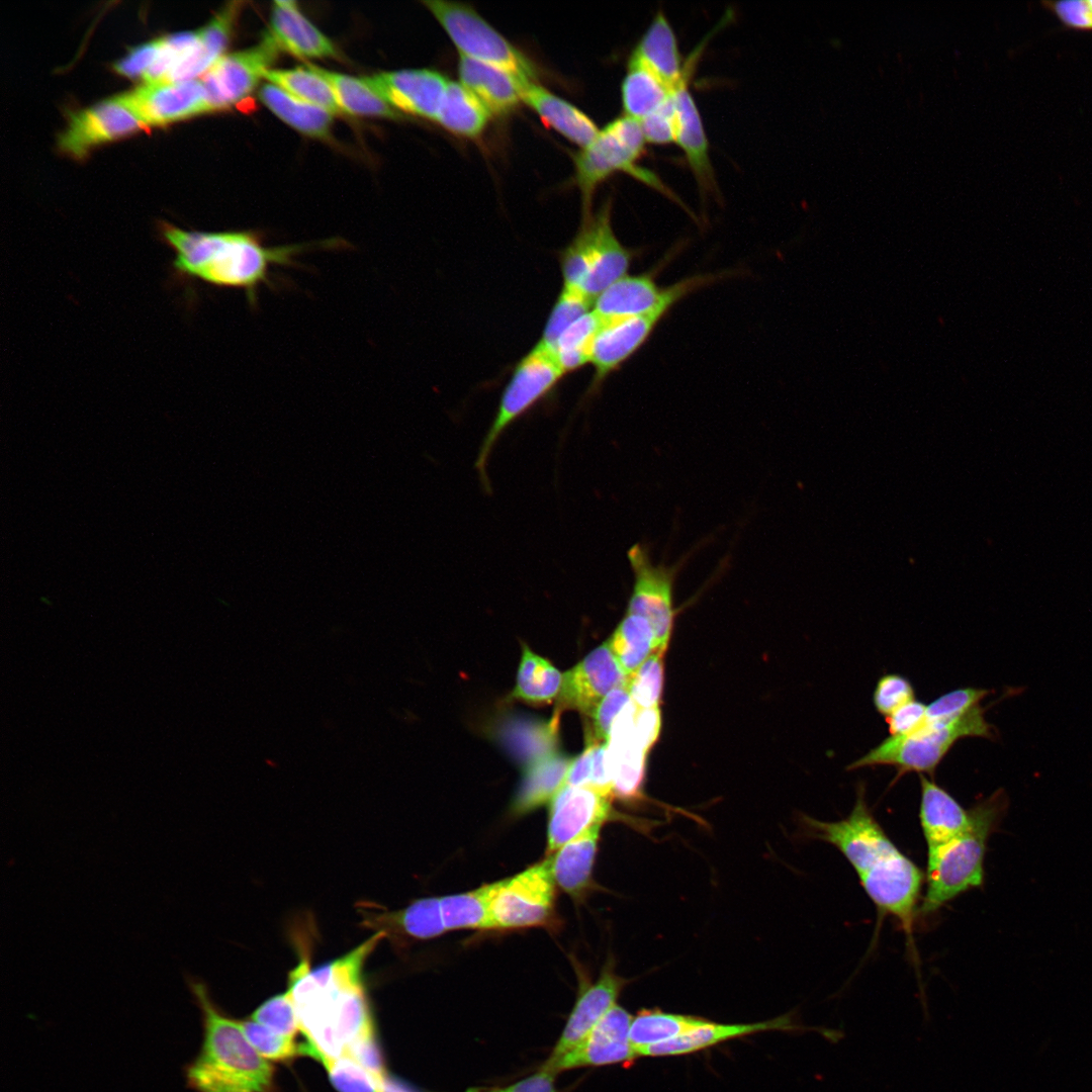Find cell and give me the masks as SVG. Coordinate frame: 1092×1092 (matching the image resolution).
Masks as SVG:
<instances>
[{
    "label": "cell",
    "mask_w": 1092,
    "mask_h": 1092,
    "mask_svg": "<svg viewBox=\"0 0 1092 1092\" xmlns=\"http://www.w3.org/2000/svg\"><path fill=\"white\" fill-rule=\"evenodd\" d=\"M915 700V691L910 680L898 673H885L877 681L873 694L876 711L885 718L899 707Z\"/></svg>",
    "instance_id": "obj_53"
},
{
    "label": "cell",
    "mask_w": 1092,
    "mask_h": 1092,
    "mask_svg": "<svg viewBox=\"0 0 1092 1092\" xmlns=\"http://www.w3.org/2000/svg\"><path fill=\"white\" fill-rule=\"evenodd\" d=\"M572 760L567 755L554 752L528 765L513 801L512 811L522 815L550 803L564 787Z\"/></svg>",
    "instance_id": "obj_34"
},
{
    "label": "cell",
    "mask_w": 1092,
    "mask_h": 1092,
    "mask_svg": "<svg viewBox=\"0 0 1092 1092\" xmlns=\"http://www.w3.org/2000/svg\"><path fill=\"white\" fill-rule=\"evenodd\" d=\"M184 980L201 1013L203 1039L198 1055L184 1067L195 1092H272L274 1068L250 1043L241 1021L220 1010L204 981Z\"/></svg>",
    "instance_id": "obj_4"
},
{
    "label": "cell",
    "mask_w": 1092,
    "mask_h": 1092,
    "mask_svg": "<svg viewBox=\"0 0 1092 1092\" xmlns=\"http://www.w3.org/2000/svg\"><path fill=\"white\" fill-rule=\"evenodd\" d=\"M555 886L548 858L514 877L491 883V929L550 924L554 915Z\"/></svg>",
    "instance_id": "obj_11"
},
{
    "label": "cell",
    "mask_w": 1092,
    "mask_h": 1092,
    "mask_svg": "<svg viewBox=\"0 0 1092 1092\" xmlns=\"http://www.w3.org/2000/svg\"><path fill=\"white\" fill-rule=\"evenodd\" d=\"M818 1032L831 1043H837L844 1037V1032L838 1029L819 1027Z\"/></svg>",
    "instance_id": "obj_63"
},
{
    "label": "cell",
    "mask_w": 1092,
    "mask_h": 1092,
    "mask_svg": "<svg viewBox=\"0 0 1092 1092\" xmlns=\"http://www.w3.org/2000/svg\"><path fill=\"white\" fill-rule=\"evenodd\" d=\"M490 114L470 90L450 81L436 121L456 135L476 138L484 130Z\"/></svg>",
    "instance_id": "obj_37"
},
{
    "label": "cell",
    "mask_w": 1092,
    "mask_h": 1092,
    "mask_svg": "<svg viewBox=\"0 0 1092 1092\" xmlns=\"http://www.w3.org/2000/svg\"><path fill=\"white\" fill-rule=\"evenodd\" d=\"M803 819L816 838L834 845L849 861L879 912L893 916L911 936L925 876L876 820L864 786H858L854 806L845 818L833 822Z\"/></svg>",
    "instance_id": "obj_3"
},
{
    "label": "cell",
    "mask_w": 1092,
    "mask_h": 1092,
    "mask_svg": "<svg viewBox=\"0 0 1092 1092\" xmlns=\"http://www.w3.org/2000/svg\"><path fill=\"white\" fill-rule=\"evenodd\" d=\"M698 56L699 54L694 56L687 74L673 90L672 99L676 117L675 143L684 151L699 188L703 193H707L716 189L714 170L703 120L688 86L691 69Z\"/></svg>",
    "instance_id": "obj_26"
},
{
    "label": "cell",
    "mask_w": 1092,
    "mask_h": 1092,
    "mask_svg": "<svg viewBox=\"0 0 1092 1092\" xmlns=\"http://www.w3.org/2000/svg\"><path fill=\"white\" fill-rule=\"evenodd\" d=\"M250 1019L289 1037H294L300 1031L296 1010L287 990L264 1001Z\"/></svg>",
    "instance_id": "obj_51"
},
{
    "label": "cell",
    "mask_w": 1092,
    "mask_h": 1092,
    "mask_svg": "<svg viewBox=\"0 0 1092 1092\" xmlns=\"http://www.w3.org/2000/svg\"><path fill=\"white\" fill-rule=\"evenodd\" d=\"M886 722L892 736L913 734L925 725L926 705L916 699L912 700L886 717Z\"/></svg>",
    "instance_id": "obj_57"
},
{
    "label": "cell",
    "mask_w": 1092,
    "mask_h": 1092,
    "mask_svg": "<svg viewBox=\"0 0 1092 1092\" xmlns=\"http://www.w3.org/2000/svg\"><path fill=\"white\" fill-rule=\"evenodd\" d=\"M988 709L989 707L978 704L957 718L925 722V725L913 734L890 735L852 761L847 769L891 765L898 770L895 780L912 771L932 777L938 764L959 740L967 737L997 739L996 727L985 717Z\"/></svg>",
    "instance_id": "obj_6"
},
{
    "label": "cell",
    "mask_w": 1092,
    "mask_h": 1092,
    "mask_svg": "<svg viewBox=\"0 0 1092 1092\" xmlns=\"http://www.w3.org/2000/svg\"><path fill=\"white\" fill-rule=\"evenodd\" d=\"M645 144L639 121L622 115L606 124L589 145L574 155V182L582 197V219L593 213L592 201L598 186L616 172L627 173L677 200L653 172L637 165Z\"/></svg>",
    "instance_id": "obj_7"
},
{
    "label": "cell",
    "mask_w": 1092,
    "mask_h": 1092,
    "mask_svg": "<svg viewBox=\"0 0 1092 1092\" xmlns=\"http://www.w3.org/2000/svg\"><path fill=\"white\" fill-rule=\"evenodd\" d=\"M633 1016L619 1005L613 1006L587 1035L558 1060L542 1068L558 1072L579 1067H598L634 1061L638 1058L629 1040Z\"/></svg>",
    "instance_id": "obj_17"
},
{
    "label": "cell",
    "mask_w": 1092,
    "mask_h": 1092,
    "mask_svg": "<svg viewBox=\"0 0 1092 1092\" xmlns=\"http://www.w3.org/2000/svg\"><path fill=\"white\" fill-rule=\"evenodd\" d=\"M629 59L641 64L674 90L684 79L693 55L684 64L675 32L665 13L658 10Z\"/></svg>",
    "instance_id": "obj_28"
},
{
    "label": "cell",
    "mask_w": 1092,
    "mask_h": 1092,
    "mask_svg": "<svg viewBox=\"0 0 1092 1092\" xmlns=\"http://www.w3.org/2000/svg\"><path fill=\"white\" fill-rule=\"evenodd\" d=\"M795 1021L789 1012L776 1018L751 1023H720L708 1018L701 1024L668 1041L642 1049L638 1057H674L701 1052L723 1042L766 1031H818Z\"/></svg>",
    "instance_id": "obj_22"
},
{
    "label": "cell",
    "mask_w": 1092,
    "mask_h": 1092,
    "mask_svg": "<svg viewBox=\"0 0 1092 1092\" xmlns=\"http://www.w3.org/2000/svg\"><path fill=\"white\" fill-rule=\"evenodd\" d=\"M553 1072L540 1068L535 1074L506 1087H472L466 1092H556Z\"/></svg>",
    "instance_id": "obj_60"
},
{
    "label": "cell",
    "mask_w": 1092,
    "mask_h": 1092,
    "mask_svg": "<svg viewBox=\"0 0 1092 1092\" xmlns=\"http://www.w3.org/2000/svg\"><path fill=\"white\" fill-rule=\"evenodd\" d=\"M439 21L460 56L498 67L523 84L536 82L532 61L482 18L471 6L460 2H423Z\"/></svg>",
    "instance_id": "obj_9"
},
{
    "label": "cell",
    "mask_w": 1092,
    "mask_h": 1092,
    "mask_svg": "<svg viewBox=\"0 0 1092 1092\" xmlns=\"http://www.w3.org/2000/svg\"><path fill=\"white\" fill-rule=\"evenodd\" d=\"M672 92L673 90L650 70L636 61L628 60L627 72L621 85L624 115L639 121L663 105Z\"/></svg>",
    "instance_id": "obj_38"
},
{
    "label": "cell",
    "mask_w": 1092,
    "mask_h": 1092,
    "mask_svg": "<svg viewBox=\"0 0 1092 1092\" xmlns=\"http://www.w3.org/2000/svg\"><path fill=\"white\" fill-rule=\"evenodd\" d=\"M627 557L634 582L626 612L648 619L659 649L666 650L674 621L673 586L678 566L653 563L648 549L641 544L631 547Z\"/></svg>",
    "instance_id": "obj_12"
},
{
    "label": "cell",
    "mask_w": 1092,
    "mask_h": 1092,
    "mask_svg": "<svg viewBox=\"0 0 1092 1092\" xmlns=\"http://www.w3.org/2000/svg\"><path fill=\"white\" fill-rule=\"evenodd\" d=\"M363 81L391 107L436 120L449 80L431 69L383 72Z\"/></svg>",
    "instance_id": "obj_20"
},
{
    "label": "cell",
    "mask_w": 1092,
    "mask_h": 1092,
    "mask_svg": "<svg viewBox=\"0 0 1092 1092\" xmlns=\"http://www.w3.org/2000/svg\"><path fill=\"white\" fill-rule=\"evenodd\" d=\"M489 897L490 884L472 891L441 897L446 930H490Z\"/></svg>",
    "instance_id": "obj_43"
},
{
    "label": "cell",
    "mask_w": 1092,
    "mask_h": 1092,
    "mask_svg": "<svg viewBox=\"0 0 1092 1092\" xmlns=\"http://www.w3.org/2000/svg\"><path fill=\"white\" fill-rule=\"evenodd\" d=\"M357 908L364 927L384 933L395 943L407 938L431 939L447 931L438 897L418 899L395 911L371 902H362Z\"/></svg>",
    "instance_id": "obj_23"
},
{
    "label": "cell",
    "mask_w": 1092,
    "mask_h": 1092,
    "mask_svg": "<svg viewBox=\"0 0 1092 1092\" xmlns=\"http://www.w3.org/2000/svg\"><path fill=\"white\" fill-rule=\"evenodd\" d=\"M600 829L569 841L547 857L555 884L574 898L581 897L592 887Z\"/></svg>",
    "instance_id": "obj_33"
},
{
    "label": "cell",
    "mask_w": 1092,
    "mask_h": 1092,
    "mask_svg": "<svg viewBox=\"0 0 1092 1092\" xmlns=\"http://www.w3.org/2000/svg\"><path fill=\"white\" fill-rule=\"evenodd\" d=\"M146 125H165L209 112L201 80L144 83L115 97Z\"/></svg>",
    "instance_id": "obj_14"
},
{
    "label": "cell",
    "mask_w": 1092,
    "mask_h": 1092,
    "mask_svg": "<svg viewBox=\"0 0 1092 1092\" xmlns=\"http://www.w3.org/2000/svg\"><path fill=\"white\" fill-rule=\"evenodd\" d=\"M264 78L292 96L332 114L343 113L330 84L307 64L293 69H270Z\"/></svg>",
    "instance_id": "obj_42"
},
{
    "label": "cell",
    "mask_w": 1092,
    "mask_h": 1092,
    "mask_svg": "<svg viewBox=\"0 0 1092 1092\" xmlns=\"http://www.w3.org/2000/svg\"><path fill=\"white\" fill-rule=\"evenodd\" d=\"M706 1019L659 1009L640 1010L632 1018L629 1040L638 1055L640 1050L673 1039Z\"/></svg>",
    "instance_id": "obj_40"
},
{
    "label": "cell",
    "mask_w": 1092,
    "mask_h": 1092,
    "mask_svg": "<svg viewBox=\"0 0 1092 1092\" xmlns=\"http://www.w3.org/2000/svg\"><path fill=\"white\" fill-rule=\"evenodd\" d=\"M269 33L280 50L300 58H334L333 42L306 19L295 1H275Z\"/></svg>",
    "instance_id": "obj_29"
},
{
    "label": "cell",
    "mask_w": 1092,
    "mask_h": 1092,
    "mask_svg": "<svg viewBox=\"0 0 1092 1092\" xmlns=\"http://www.w3.org/2000/svg\"><path fill=\"white\" fill-rule=\"evenodd\" d=\"M664 653L665 650H656L627 678L631 700L640 709L658 708L663 687Z\"/></svg>",
    "instance_id": "obj_48"
},
{
    "label": "cell",
    "mask_w": 1092,
    "mask_h": 1092,
    "mask_svg": "<svg viewBox=\"0 0 1092 1092\" xmlns=\"http://www.w3.org/2000/svg\"><path fill=\"white\" fill-rule=\"evenodd\" d=\"M383 1092H414L403 1083L395 1078L388 1077L387 1075L383 1080Z\"/></svg>",
    "instance_id": "obj_62"
},
{
    "label": "cell",
    "mask_w": 1092,
    "mask_h": 1092,
    "mask_svg": "<svg viewBox=\"0 0 1092 1092\" xmlns=\"http://www.w3.org/2000/svg\"><path fill=\"white\" fill-rule=\"evenodd\" d=\"M612 202L582 219L572 242L560 254L563 287L595 299L614 282L627 275L632 254L616 237Z\"/></svg>",
    "instance_id": "obj_8"
},
{
    "label": "cell",
    "mask_w": 1092,
    "mask_h": 1092,
    "mask_svg": "<svg viewBox=\"0 0 1092 1092\" xmlns=\"http://www.w3.org/2000/svg\"><path fill=\"white\" fill-rule=\"evenodd\" d=\"M631 702L627 684L611 691L590 716L593 723L589 743L606 742L615 719Z\"/></svg>",
    "instance_id": "obj_54"
},
{
    "label": "cell",
    "mask_w": 1092,
    "mask_h": 1092,
    "mask_svg": "<svg viewBox=\"0 0 1092 1092\" xmlns=\"http://www.w3.org/2000/svg\"><path fill=\"white\" fill-rule=\"evenodd\" d=\"M636 711L637 707L633 702L627 705L615 719L606 741L613 796L625 801L637 799L641 794L648 752L640 746L636 738Z\"/></svg>",
    "instance_id": "obj_25"
},
{
    "label": "cell",
    "mask_w": 1092,
    "mask_h": 1092,
    "mask_svg": "<svg viewBox=\"0 0 1092 1092\" xmlns=\"http://www.w3.org/2000/svg\"><path fill=\"white\" fill-rule=\"evenodd\" d=\"M672 305L674 304L671 302H665L639 315L603 318L590 347L589 363L595 368V374L589 391L597 389L610 373L645 343Z\"/></svg>",
    "instance_id": "obj_16"
},
{
    "label": "cell",
    "mask_w": 1092,
    "mask_h": 1092,
    "mask_svg": "<svg viewBox=\"0 0 1092 1092\" xmlns=\"http://www.w3.org/2000/svg\"><path fill=\"white\" fill-rule=\"evenodd\" d=\"M1009 807L1003 788L973 806L971 828L944 844L927 849L926 889L918 913L929 915L962 893L984 883V858L989 836Z\"/></svg>",
    "instance_id": "obj_5"
},
{
    "label": "cell",
    "mask_w": 1092,
    "mask_h": 1092,
    "mask_svg": "<svg viewBox=\"0 0 1092 1092\" xmlns=\"http://www.w3.org/2000/svg\"><path fill=\"white\" fill-rule=\"evenodd\" d=\"M921 800L919 819L927 848L944 844L973 824V808L965 809L932 779L920 775Z\"/></svg>",
    "instance_id": "obj_27"
},
{
    "label": "cell",
    "mask_w": 1092,
    "mask_h": 1092,
    "mask_svg": "<svg viewBox=\"0 0 1092 1092\" xmlns=\"http://www.w3.org/2000/svg\"><path fill=\"white\" fill-rule=\"evenodd\" d=\"M558 720L556 713L547 723H515L506 733L507 742L528 766L556 752Z\"/></svg>",
    "instance_id": "obj_45"
},
{
    "label": "cell",
    "mask_w": 1092,
    "mask_h": 1092,
    "mask_svg": "<svg viewBox=\"0 0 1092 1092\" xmlns=\"http://www.w3.org/2000/svg\"><path fill=\"white\" fill-rule=\"evenodd\" d=\"M159 50V38L133 48L114 64V70L128 78H143L157 60Z\"/></svg>",
    "instance_id": "obj_58"
},
{
    "label": "cell",
    "mask_w": 1092,
    "mask_h": 1092,
    "mask_svg": "<svg viewBox=\"0 0 1092 1092\" xmlns=\"http://www.w3.org/2000/svg\"><path fill=\"white\" fill-rule=\"evenodd\" d=\"M588 787L613 796V783L607 760L606 742L589 743L568 769L565 785Z\"/></svg>",
    "instance_id": "obj_46"
},
{
    "label": "cell",
    "mask_w": 1092,
    "mask_h": 1092,
    "mask_svg": "<svg viewBox=\"0 0 1092 1092\" xmlns=\"http://www.w3.org/2000/svg\"><path fill=\"white\" fill-rule=\"evenodd\" d=\"M561 673L549 660L523 646L513 697L529 703H547L559 695Z\"/></svg>",
    "instance_id": "obj_41"
},
{
    "label": "cell",
    "mask_w": 1092,
    "mask_h": 1092,
    "mask_svg": "<svg viewBox=\"0 0 1092 1092\" xmlns=\"http://www.w3.org/2000/svg\"><path fill=\"white\" fill-rule=\"evenodd\" d=\"M269 33L257 46L223 55L200 79L208 111L229 108L248 97L279 55Z\"/></svg>",
    "instance_id": "obj_13"
},
{
    "label": "cell",
    "mask_w": 1092,
    "mask_h": 1092,
    "mask_svg": "<svg viewBox=\"0 0 1092 1092\" xmlns=\"http://www.w3.org/2000/svg\"><path fill=\"white\" fill-rule=\"evenodd\" d=\"M242 1029L254 1049L266 1060L285 1062L301 1055L293 1037L279 1034L250 1019L241 1021Z\"/></svg>",
    "instance_id": "obj_50"
},
{
    "label": "cell",
    "mask_w": 1092,
    "mask_h": 1092,
    "mask_svg": "<svg viewBox=\"0 0 1092 1092\" xmlns=\"http://www.w3.org/2000/svg\"><path fill=\"white\" fill-rule=\"evenodd\" d=\"M628 980L615 972L614 963L608 961L598 980L580 988L574 1007L548 1063L554 1062L578 1044L616 1001Z\"/></svg>",
    "instance_id": "obj_24"
},
{
    "label": "cell",
    "mask_w": 1092,
    "mask_h": 1092,
    "mask_svg": "<svg viewBox=\"0 0 1092 1092\" xmlns=\"http://www.w3.org/2000/svg\"><path fill=\"white\" fill-rule=\"evenodd\" d=\"M460 83L470 90L491 114H506L522 101L525 84L509 72L470 58L460 56Z\"/></svg>",
    "instance_id": "obj_31"
},
{
    "label": "cell",
    "mask_w": 1092,
    "mask_h": 1092,
    "mask_svg": "<svg viewBox=\"0 0 1092 1092\" xmlns=\"http://www.w3.org/2000/svg\"><path fill=\"white\" fill-rule=\"evenodd\" d=\"M142 126L135 115L113 97L73 112L59 138V148L66 154L82 158L91 148L127 135Z\"/></svg>",
    "instance_id": "obj_21"
},
{
    "label": "cell",
    "mask_w": 1092,
    "mask_h": 1092,
    "mask_svg": "<svg viewBox=\"0 0 1092 1092\" xmlns=\"http://www.w3.org/2000/svg\"><path fill=\"white\" fill-rule=\"evenodd\" d=\"M627 678L606 641L563 673L559 712L574 709L590 717L602 700L615 688L627 684Z\"/></svg>",
    "instance_id": "obj_18"
},
{
    "label": "cell",
    "mask_w": 1092,
    "mask_h": 1092,
    "mask_svg": "<svg viewBox=\"0 0 1092 1092\" xmlns=\"http://www.w3.org/2000/svg\"><path fill=\"white\" fill-rule=\"evenodd\" d=\"M345 1055H349L377 1077L386 1076L383 1059L374 1032L366 1034L351 1043Z\"/></svg>",
    "instance_id": "obj_59"
},
{
    "label": "cell",
    "mask_w": 1092,
    "mask_h": 1092,
    "mask_svg": "<svg viewBox=\"0 0 1092 1092\" xmlns=\"http://www.w3.org/2000/svg\"><path fill=\"white\" fill-rule=\"evenodd\" d=\"M564 374L555 356L538 344L517 364L503 391L495 417L481 443L475 462L485 487L489 485L487 461L500 435L547 395Z\"/></svg>",
    "instance_id": "obj_10"
},
{
    "label": "cell",
    "mask_w": 1092,
    "mask_h": 1092,
    "mask_svg": "<svg viewBox=\"0 0 1092 1092\" xmlns=\"http://www.w3.org/2000/svg\"><path fill=\"white\" fill-rule=\"evenodd\" d=\"M384 939L380 932L344 956L314 969L304 964L288 978V992L305 1037L304 1052L324 1066L360 1037L374 1032L363 983L369 956Z\"/></svg>",
    "instance_id": "obj_1"
},
{
    "label": "cell",
    "mask_w": 1092,
    "mask_h": 1092,
    "mask_svg": "<svg viewBox=\"0 0 1092 1092\" xmlns=\"http://www.w3.org/2000/svg\"><path fill=\"white\" fill-rule=\"evenodd\" d=\"M307 65L330 84L342 112L386 118L400 116L399 112L374 92L363 79L331 72L312 64Z\"/></svg>",
    "instance_id": "obj_39"
},
{
    "label": "cell",
    "mask_w": 1092,
    "mask_h": 1092,
    "mask_svg": "<svg viewBox=\"0 0 1092 1092\" xmlns=\"http://www.w3.org/2000/svg\"><path fill=\"white\" fill-rule=\"evenodd\" d=\"M993 690L961 688L950 691L926 705V722L957 718L981 703Z\"/></svg>",
    "instance_id": "obj_52"
},
{
    "label": "cell",
    "mask_w": 1092,
    "mask_h": 1092,
    "mask_svg": "<svg viewBox=\"0 0 1092 1092\" xmlns=\"http://www.w3.org/2000/svg\"><path fill=\"white\" fill-rule=\"evenodd\" d=\"M1042 5L1065 27L1092 31V0L1048 1Z\"/></svg>",
    "instance_id": "obj_56"
},
{
    "label": "cell",
    "mask_w": 1092,
    "mask_h": 1092,
    "mask_svg": "<svg viewBox=\"0 0 1092 1092\" xmlns=\"http://www.w3.org/2000/svg\"><path fill=\"white\" fill-rule=\"evenodd\" d=\"M241 7V2L229 3L197 31L198 40L194 51L168 75L165 82L192 80L205 74L223 56Z\"/></svg>",
    "instance_id": "obj_32"
},
{
    "label": "cell",
    "mask_w": 1092,
    "mask_h": 1092,
    "mask_svg": "<svg viewBox=\"0 0 1092 1092\" xmlns=\"http://www.w3.org/2000/svg\"><path fill=\"white\" fill-rule=\"evenodd\" d=\"M634 725L637 741L643 749L648 751L656 741L660 731L661 716L659 709H640L637 707Z\"/></svg>",
    "instance_id": "obj_61"
},
{
    "label": "cell",
    "mask_w": 1092,
    "mask_h": 1092,
    "mask_svg": "<svg viewBox=\"0 0 1092 1092\" xmlns=\"http://www.w3.org/2000/svg\"><path fill=\"white\" fill-rule=\"evenodd\" d=\"M639 123L646 143L654 145L675 143L676 117L672 95L663 105L639 120Z\"/></svg>",
    "instance_id": "obj_55"
},
{
    "label": "cell",
    "mask_w": 1092,
    "mask_h": 1092,
    "mask_svg": "<svg viewBox=\"0 0 1092 1092\" xmlns=\"http://www.w3.org/2000/svg\"><path fill=\"white\" fill-rule=\"evenodd\" d=\"M259 97L275 115L294 129L314 138L329 134L333 114L326 109L300 100L271 83L260 88Z\"/></svg>",
    "instance_id": "obj_35"
},
{
    "label": "cell",
    "mask_w": 1092,
    "mask_h": 1092,
    "mask_svg": "<svg viewBox=\"0 0 1092 1092\" xmlns=\"http://www.w3.org/2000/svg\"><path fill=\"white\" fill-rule=\"evenodd\" d=\"M611 651L627 676L659 649L654 629L645 617L626 612L609 640Z\"/></svg>",
    "instance_id": "obj_36"
},
{
    "label": "cell",
    "mask_w": 1092,
    "mask_h": 1092,
    "mask_svg": "<svg viewBox=\"0 0 1092 1092\" xmlns=\"http://www.w3.org/2000/svg\"><path fill=\"white\" fill-rule=\"evenodd\" d=\"M611 813V796L588 787L564 786L550 801L547 853L601 828Z\"/></svg>",
    "instance_id": "obj_19"
},
{
    "label": "cell",
    "mask_w": 1092,
    "mask_h": 1092,
    "mask_svg": "<svg viewBox=\"0 0 1092 1092\" xmlns=\"http://www.w3.org/2000/svg\"><path fill=\"white\" fill-rule=\"evenodd\" d=\"M714 278L713 275L694 276L660 288L650 275H625L595 299L594 311L604 320L639 315L665 302L675 304Z\"/></svg>",
    "instance_id": "obj_15"
},
{
    "label": "cell",
    "mask_w": 1092,
    "mask_h": 1092,
    "mask_svg": "<svg viewBox=\"0 0 1092 1092\" xmlns=\"http://www.w3.org/2000/svg\"><path fill=\"white\" fill-rule=\"evenodd\" d=\"M593 302L581 292L563 287L550 311L538 345L554 355L560 336L575 321L590 311Z\"/></svg>",
    "instance_id": "obj_47"
},
{
    "label": "cell",
    "mask_w": 1092,
    "mask_h": 1092,
    "mask_svg": "<svg viewBox=\"0 0 1092 1092\" xmlns=\"http://www.w3.org/2000/svg\"><path fill=\"white\" fill-rule=\"evenodd\" d=\"M333 1086L339 1092H383V1080L349 1055L325 1065Z\"/></svg>",
    "instance_id": "obj_49"
},
{
    "label": "cell",
    "mask_w": 1092,
    "mask_h": 1092,
    "mask_svg": "<svg viewBox=\"0 0 1092 1092\" xmlns=\"http://www.w3.org/2000/svg\"><path fill=\"white\" fill-rule=\"evenodd\" d=\"M522 101L532 108L547 126L581 149L589 145L600 132L589 116L537 82H529L523 86Z\"/></svg>",
    "instance_id": "obj_30"
},
{
    "label": "cell",
    "mask_w": 1092,
    "mask_h": 1092,
    "mask_svg": "<svg viewBox=\"0 0 1092 1092\" xmlns=\"http://www.w3.org/2000/svg\"><path fill=\"white\" fill-rule=\"evenodd\" d=\"M603 324L594 310L579 317L560 336L554 356L564 373L589 363L593 341Z\"/></svg>",
    "instance_id": "obj_44"
},
{
    "label": "cell",
    "mask_w": 1092,
    "mask_h": 1092,
    "mask_svg": "<svg viewBox=\"0 0 1092 1092\" xmlns=\"http://www.w3.org/2000/svg\"><path fill=\"white\" fill-rule=\"evenodd\" d=\"M159 236L174 253L172 281L243 290L251 306L257 305L262 287L275 284L276 268L298 265L296 258L311 247L269 246L252 231H188L164 221Z\"/></svg>",
    "instance_id": "obj_2"
}]
</instances>
